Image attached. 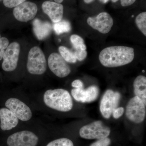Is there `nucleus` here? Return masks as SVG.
Masks as SVG:
<instances>
[{
    "mask_svg": "<svg viewBox=\"0 0 146 146\" xmlns=\"http://www.w3.org/2000/svg\"><path fill=\"white\" fill-rule=\"evenodd\" d=\"M72 86L75 89H83V83L79 80H76L73 82Z\"/></svg>",
    "mask_w": 146,
    "mask_h": 146,
    "instance_id": "c85d7f7f",
    "label": "nucleus"
},
{
    "mask_svg": "<svg viewBox=\"0 0 146 146\" xmlns=\"http://www.w3.org/2000/svg\"><path fill=\"white\" fill-rule=\"evenodd\" d=\"M53 27L56 33L58 35L69 32L71 30L70 23L66 20H61L59 22L55 23Z\"/></svg>",
    "mask_w": 146,
    "mask_h": 146,
    "instance_id": "a211bd4d",
    "label": "nucleus"
},
{
    "mask_svg": "<svg viewBox=\"0 0 146 146\" xmlns=\"http://www.w3.org/2000/svg\"><path fill=\"white\" fill-rule=\"evenodd\" d=\"M100 1L104 3H107L109 0H100Z\"/></svg>",
    "mask_w": 146,
    "mask_h": 146,
    "instance_id": "2f4dec72",
    "label": "nucleus"
},
{
    "mask_svg": "<svg viewBox=\"0 0 146 146\" xmlns=\"http://www.w3.org/2000/svg\"><path fill=\"white\" fill-rule=\"evenodd\" d=\"M133 89L135 96L141 99L144 104H146V78L144 76H138L133 82Z\"/></svg>",
    "mask_w": 146,
    "mask_h": 146,
    "instance_id": "f3484780",
    "label": "nucleus"
},
{
    "mask_svg": "<svg viewBox=\"0 0 146 146\" xmlns=\"http://www.w3.org/2000/svg\"><path fill=\"white\" fill-rule=\"evenodd\" d=\"M110 144L111 140L107 137L97 140L90 146H109Z\"/></svg>",
    "mask_w": 146,
    "mask_h": 146,
    "instance_id": "393cba45",
    "label": "nucleus"
},
{
    "mask_svg": "<svg viewBox=\"0 0 146 146\" xmlns=\"http://www.w3.org/2000/svg\"><path fill=\"white\" fill-rule=\"evenodd\" d=\"M26 0H3V4L6 7L12 8L16 7Z\"/></svg>",
    "mask_w": 146,
    "mask_h": 146,
    "instance_id": "b1692460",
    "label": "nucleus"
},
{
    "mask_svg": "<svg viewBox=\"0 0 146 146\" xmlns=\"http://www.w3.org/2000/svg\"><path fill=\"white\" fill-rule=\"evenodd\" d=\"M71 94L74 98L78 102L82 103L91 102L97 99L99 94V89L95 85L89 86L87 89H74Z\"/></svg>",
    "mask_w": 146,
    "mask_h": 146,
    "instance_id": "ddd939ff",
    "label": "nucleus"
},
{
    "mask_svg": "<svg viewBox=\"0 0 146 146\" xmlns=\"http://www.w3.org/2000/svg\"><path fill=\"white\" fill-rule=\"evenodd\" d=\"M39 138L33 132L24 130L13 133L7 138L8 146H36Z\"/></svg>",
    "mask_w": 146,
    "mask_h": 146,
    "instance_id": "0eeeda50",
    "label": "nucleus"
},
{
    "mask_svg": "<svg viewBox=\"0 0 146 146\" xmlns=\"http://www.w3.org/2000/svg\"><path fill=\"white\" fill-rule=\"evenodd\" d=\"M56 3H60L63 1V0H54Z\"/></svg>",
    "mask_w": 146,
    "mask_h": 146,
    "instance_id": "7c9ffc66",
    "label": "nucleus"
},
{
    "mask_svg": "<svg viewBox=\"0 0 146 146\" xmlns=\"http://www.w3.org/2000/svg\"><path fill=\"white\" fill-rule=\"evenodd\" d=\"M146 105L141 99L135 96L128 103L126 116L131 121L140 123L143 121L146 117Z\"/></svg>",
    "mask_w": 146,
    "mask_h": 146,
    "instance_id": "39448f33",
    "label": "nucleus"
},
{
    "mask_svg": "<svg viewBox=\"0 0 146 146\" xmlns=\"http://www.w3.org/2000/svg\"><path fill=\"white\" fill-rule=\"evenodd\" d=\"M84 2L86 3H90L93 1L94 0H84Z\"/></svg>",
    "mask_w": 146,
    "mask_h": 146,
    "instance_id": "c756f323",
    "label": "nucleus"
},
{
    "mask_svg": "<svg viewBox=\"0 0 146 146\" xmlns=\"http://www.w3.org/2000/svg\"><path fill=\"white\" fill-rule=\"evenodd\" d=\"M9 41L5 37H1L0 35V60L3 59L5 50L8 46Z\"/></svg>",
    "mask_w": 146,
    "mask_h": 146,
    "instance_id": "5701e85b",
    "label": "nucleus"
},
{
    "mask_svg": "<svg viewBox=\"0 0 146 146\" xmlns=\"http://www.w3.org/2000/svg\"><path fill=\"white\" fill-rule=\"evenodd\" d=\"M110 131V128L105 125L102 121H97L82 127L80 129L79 134L84 139L99 140L107 138Z\"/></svg>",
    "mask_w": 146,
    "mask_h": 146,
    "instance_id": "20e7f679",
    "label": "nucleus"
},
{
    "mask_svg": "<svg viewBox=\"0 0 146 146\" xmlns=\"http://www.w3.org/2000/svg\"><path fill=\"white\" fill-rule=\"evenodd\" d=\"M18 118L10 110L6 108L0 109V127L2 130H9L18 125Z\"/></svg>",
    "mask_w": 146,
    "mask_h": 146,
    "instance_id": "2eb2a0df",
    "label": "nucleus"
},
{
    "mask_svg": "<svg viewBox=\"0 0 146 146\" xmlns=\"http://www.w3.org/2000/svg\"><path fill=\"white\" fill-rule=\"evenodd\" d=\"M46 146H74V145L70 139L61 138L51 141Z\"/></svg>",
    "mask_w": 146,
    "mask_h": 146,
    "instance_id": "4be33fe9",
    "label": "nucleus"
},
{
    "mask_svg": "<svg viewBox=\"0 0 146 146\" xmlns=\"http://www.w3.org/2000/svg\"><path fill=\"white\" fill-rule=\"evenodd\" d=\"M89 26L102 34H107L113 25L112 17L107 12H101L95 17H89L87 20Z\"/></svg>",
    "mask_w": 146,
    "mask_h": 146,
    "instance_id": "1a4fd4ad",
    "label": "nucleus"
},
{
    "mask_svg": "<svg viewBox=\"0 0 146 146\" xmlns=\"http://www.w3.org/2000/svg\"><path fill=\"white\" fill-rule=\"evenodd\" d=\"M125 109L123 107H117L115 108L113 112L112 115L115 119H118L121 117L124 112Z\"/></svg>",
    "mask_w": 146,
    "mask_h": 146,
    "instance_id": "bb28decb",
    "label": "nucleus"
},
{
    "mask_svg": "<svg viewBox=\"0 0 146 146\" xmlns=\"http://www.w3.org/2000/svg\"><path fill=\"white\" fill-rule=\"evenodd\" d=\"M33 25L34 34L39 40L46 38L52 29L51 25L49 22H43L38 19L34 20Z\"/></svg>",
    "mask_w": 146,
    "mask_h": 146,
    "instance_id": "dca6fc26",
    "label": "nucleus"
},
{
    "mask_svg": "<svg viewBox=\"0 0 146 146\" xmlns=\"http://www.w3.org/2000/svg\"><path fill=\"white\" fill-rule=\"evenodd\" d=\"M121 94L112 90H108L102 98L100 104V111L105 119L111 117L113 110L117 108L121 98Z\"/></svg>",
    "mask_w": 146,
    "mask_h": 146,
    "instance_id": "423d86ee",
    "label": "nucleus"
},
{
    "mask_svg": "<svg viewBox=\"0 0 146 146\" xmlns=\"http://www.w3.org/2000/svg\"><path fill=\"white\" fill-rule=\"evenodd\" d=\"M27 69L32 74L42 75L46 72L47 63L44 54L39 47L32 48L29 53Z\"/></svg>",
    "mask_w": 146,
    "mask_h": 146,
    "instance_id": "7ed1b4c3",
    "label": "nucleus"
},
{
    "mask_svg": "<svg viewBox=\"0 0 146 146\" xmlns=\"http://www.w3.org/2000/svg\"><path fill=\"white\" fill-rule=\"evenodd\" d=\"M58 50L60 56L65 61L70 63H75L76 62L77 60L76 58L74 53L67 47L61 46L59 47Z\"/></svg>",
    "mask_w": 146,
    "mask_h": 146,
    "instance_id": "6ab92c4d",
    "label": "nucleus"
},
{
    "mask_svg": "<svg viewBox=\"0 0 146 146\" xmlns=\"http://www.w3.org/2000/svg\"><path fill=\"white\" fill-rule=\"evenodd\" d=\"M50 1H52V0H50Z\"/></svg>",
    "mask_w": 146,
    "mask_h": 146,
    "instance_id": "473e14b6",
    "label": "nucleus"
},
{
    "mask_svg": "<svg viewBox=\"0 0 146 146\" xmlns=\"http://www.w3.org/2000/svg\"><path fill=\"white\" fill-rule=\"evenodd\" d=\"M75 55L77 60L82 61L84 60L87 56V53L86 50H76L74 52Z\"/></svg>",
    "mask_w": 146,
    "mask_h": 146,
    "instance_id": "a878e982",
    "label": "nucleus"
},
{
    "mask_svg": "<svg viewBox=\"0 0 146 146\" xmlns=\"http://www.w3.org/2000/svg\"><path fill=\"white\" fill-rule=\"evenodd\" d=\"M37 7L31 2H24L15 7L13 11V15L18 21L27 22L32 20L36 16Z\"/></svg>",
    "mask_w": 146,
    "mask_h": 146,
    "instance_id": "f8f14e48",
    "label": "nucleus"
},
{
    "mask_svg": "<svg viewBox=\"0 0 146 146\" xmlns=\"http://www.w3.org/2000/svg\"><path fill=\"white\" fill-rule=\"evenodd\" d=\"M42 9L53 23H55L62 20L63 6L61 4L47 1L42 4Z\"/></svg>",
    "mask_w": 146,
    "mask_h": 146,
    "instance_id": "4468645a",
    "label": "nucleus"
},
{
    "mask_svg": "<svg viewBox=\"0 0 146 146\" xmlns=\"http://www.w3.org/2000/svg\"><path fill=\"white\" fill-rule=\"evenodd\" d=\"M135 23L138 29L143 34L146 36V12L138 14L135 19Z\"/></svg>",
    "mask_w": 146,
    "mask_h": 146,
    "instance_id": "aec40b11",
    "label": "nucleus"
},
{
    "mask_svg": "<svg viewBox=\"0 0 146 146\" xmlns=\"http://www.w3.org/2000/svg\"><path fill=\"white\" fill-rule=\"evenodd\" d=\"M44 101L48 107L60 112L70 111L73 106L70 94L64 89L47 90L44 94Z\"/></svg>",
    "mask_w": 146,
    "mask_h": 146,
    "instance_id": "f03ea898",
    "label": "nucleus"
},
{
    "mask_svg": "<svg viewBox=\"0 0 146 146\" xmlns=\"http://www.w3.org/2000/svg\"><path fill=\"white\" fill-rule=\"evenodd\" d=\"M71 43L72 44L74 48L76 50H86V47L83 39L77 35H73L70 37Z\"/></svg>",
    "mask_w": 146,
    "mask_h": 146,
    "instance_id": "412c9836",
    "label": "nucleus"
},
{
    "mask_svg": "<svg viewBox=\"0 0 146 146\" xmlns=\"http://www.w3.org/2000/svg\"><path fill=\"white\" fill-rule=\"evenodd\" d=\"M5 106L21 121H26L30 120L32 117V112L29 107L16 98L9 99L5 102Z\"/></svg>",
    "mask_w": 146,
    "mask_h": 146,
    "instance_id": "9b49d317",
    "label": "nucleus"
},
{
    "mask_svg": "<svg viewBox=\"0 0 146 146\" xmlns=\"http://www.w3.org/2000/svg\"><path fill=\"white\" fill-rule=\"evenodd\" d=\"M134 49L125 46H112L101 52L99 59L102 65L108 68H115L127 65L134 58Z\"/></svg>",
    "mask_w": 146,
    "mask_h": 146,
    "instance_id": "f257e3e1",
    "label": "nucleus"
},
{
    "mask_svg": "<svg viewBox=\"0 0 146 146\" xmlns=\"http://www.w3.org/2000/svg\"><path fill=\"white\" fill-rule=\"evenodd\" d=\"M20 52V46L18 43L14 42L9 45L3 56L2 67L3 70L12 72L16 69Z\"/></svg>",
    "mask_w": 146,
    "mask_h": 146,
    "instance_id": "6e6552de",
    "label": "nucleus"
},
{
    "mask_svg": "<svg viewBox=\"0 0 146 146\" xmlns=\"http://www.w3.org/2000/svg\"><path fill=\"white\" fill-rule=\"evenodd\" d=\"M48 65L50 70L58 77H67L71 73V69L62 56L56 53L50 54L48 59Z\"/></svg>",
    "mask_w": 146,
    "mask_h": 146,
    "instance_id": "9d476101",
    "label": "nucleus"
},
{
    "mask_svg": "<svg viewBox=\"0 0 146 146\" xmlns=\"http://www.w3.org/2000/svg\"><path fill=\"white\" fill-rule=\"evenodd\" d=\"M119 0H112L113 3L117 2ZM121 5L123 7L129 6L133 4L136 0H120Z\"/></svg>",
    "mask_w": 146,
    "mask_h": 146,
    "instance_id": "cd10ccee",
    "label": "nucleus"
}]
</instances>
